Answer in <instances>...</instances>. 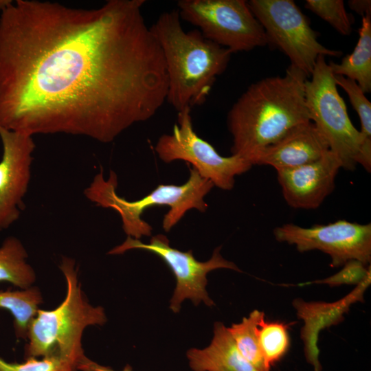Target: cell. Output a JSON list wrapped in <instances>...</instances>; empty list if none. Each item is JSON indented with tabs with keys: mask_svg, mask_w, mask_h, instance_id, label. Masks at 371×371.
<instances>
[{
	"mask_svg": "<svg viewBox=\"0 0 371 371\" xmlns=\"http://www.w3.org/2000/svg\"><path fill=\"white\" fill-rule=\"evenodd\" d=\"M145 2L8 5L0 15V126L110 143L153 117L166 101L168 76Z\"/></svg>",
	"mask_w": 371,
	"mask_h": 371,
	"instance_id": "obj_1",
	"label": "cell"
},
{
	"mask_svg": "<svg viewBox=\"0 0 371 371\" xmlns=\"http://www.w3.org/2000/svg\"><path fill=\"white\" fill-rule=\"evenodd\" d=\"M306 79L290 65L283 76L263 78L247 89L227 115L232 155L251 164L256 155L291 128L311 121L304 95Z\"/></svg>",
	"mask_w": 371,
	"mask_h": 371,
	"instance_id": "obj_2",
	"label": "cell"
},
{
	"mask_svg": "<svg viewBox=\"0 0 371 371\" xmlns=\"http://www.w3.org/2000/svg\"><path fill=\"white\" fill-rule=\"evenodd\" d=\"M150 29L165 60L166 101L177 112L203 104L232 53L205 38L198 29L186 32L177 8L162 12Z\"/></svg>",
	"mask_w": 371,
	"mask_h": 371,
	"instance_id": "obj_3",
	"label": "cell"
},
{
	"mask_svg": "<svg viewBox=\"0 0 371 371\" xmlns=\"http://www.w3.org/2000/svg\"><path fill=\"white\" fill-rule=\"evenodd\" d=\"M59 268L66 282V295L55 308H38L27 331L25 358L60 355L76 363L84 362L82 337L89 326L106 322L104 310L91 304L85 297L78 278L75 260L63 256Z\"/></svg>",
	"mask_w": 371,
	"mask_h": 371,
	"instance_id": "obj_4",
	"label": "cell"
},
{
	"mask_svg": "<svg viewBox=\"0 0 371 371\" xmlns=\"http://www.w3.org/2000/svg\"><path fill=\"white\" fill-rule=\"evenodd\" d=\"M188 181L182 185L160 184L148 194L136 201H127L116 192L117 177L110 170L108 179L100 168L84 190L85 197L98 207L111 208L120 216L122 229L128 236L139 239L152 234V227L142 218L144 210L153 206L170 207L163 219L162 227L168 232L191 209L205 212L208 207L204 198L214 187L192 167Z\"/></svg>",
	"mask_w": 371,
	"mask_h": 371,
	"instance_id": "obj_5",
	"label": "cell"
},
{
	"mask_svg": "<svg viewBox=\"0 0 371 371\" xmlns=\"http://www.w3.org/2000/svg\"><path fill=\"white\" fill-rule=\"evenodd\" d=\"M304 84L306 106L311 121L324 135L341 168L352 170L357 164L371 169V141L352 124L340 96L334 74L324 56H319Z\"/></svg>",
	"mask_w": 371,
	"mask_h": 371,
	"instance_id": "obj_6",
	"label": "cell"
},
{
	"mask_svg": "<svg viewBox=\"0 0 371 371\" xmlns=\"http://www.w3.org/2000/svg\"><path fill=\"white\" fill-rule=\"evenodd\" d=\"M248 5L262 25L267 45L279 49L291 65L310 78L319 56H339L317 40L306 16L292 0H250Z\"/></svg>",
	"mask_w": 371,
	"mask_h": 371,
	"instance_id": "obj_7",
	"label": "cell"
},
{
	"mask_svg": "<svg viewBox=\"0 0 371 371\" xmlns=\"http://www.w3.org/2000/svg\"><path fill=\"white\" fill-rule=\"evenodd\" d=\"M181 19L232 53L267 45L265 31L245 0H180Z\"/></svg>",
	"mask_w": 371,
	"mask_h": 371,
	"instance_id": "obj_8",
	"label": "cell"
},
{
	"mask_svg": "<svg viewBox=\"0 0 371 371\" xmlns=\"http://www.w3.org/2000/svg\"><path fill=\"white\" fill-rule=\"evenodd\" d=\"M155 150L162 161L169 164L184 161L214 186L223 190H231L235 177L247 172L252 166L238 155H221L212 144L201 138L194 130L190 108L177 112V123L172 132L160 136Z\"/></svg>",
	"mask_w": 371,
	"mask_h": 371,
	"instance_id": "obj_9",
	"label": "cell"
},
{
	"mask_svg": "<svg viewBox=\"0 0 371 371\" xmlns=\"http://www.w3.org/2000/svg\"><path fill=\"white\" fill-rule=\"evenodd\" d=\"M221 247H216L207 261L195 259L192 250L181 251L170 245L168 238L164 234L153 236L149 243L127 236L120 245L111 249L108 254H122L131 249H142L156 254L170 268L175 276L177 285L170 300V308L178 313L185 299H190L195 305L203 302L208 306L214 304L205 289L207 273L217 269H240L232 262L225 260L221 254Z\"/></svg>",
	"mask_w": 371,
	"mask_h": 371,
	"instance_id": "obj_10",
	"label": "cell"
},
{
	"mask_svg": "<svg viewBox=\"0 0 371 371\" xmlns=\"http://www.w3.org/2000/svg\"><path fill=\"white\" fill-rule=\"evenodd\" d=\"M276 239L294 245L298 251L319 250L337 267L350 260L368 265L371 261V224L339 220L326 225L304 227L286 223L273 230Z\"/></svg>",
	"mask_w": 371,
	"mask_h": 371,
	"instance_id": "obj_11",
	"label": "cell"
},
{
	"mask_svg": "<svg viewBox=\"0 0 371 371\" xmlns=\"http://www.w3.org/2000/svg\"><path fill=\"white\" fill-rule=\"evenodd\" d=\"M0 231L8 229L25 207L35 144L32 136L0 126Z\"/></svg>",
	"mask_w": 371,
	"mask_h": 371,
	"instance_id": "obj_12",
	"label": "cell"
},
{
	"mask_svg": "<svg viewBox=\"0 0 371 371\" xmlns=\"http://www.w3.org/2000/svg\"><path fill=\"white\" fill-rule=\"evenodd\" d=\"M341 168L339 159L329 150L313 162L276 170L286 202L295 209L317 208L333 192Z\"/></svg>",
	"mask_w": 371,
	"mask_h": 371,
	"instance_id": "obj_13",
	"label": "cell"
},
{
	"mask_svg": "<svg viewBox=\"0 0 371 371\" xmlns=\"http://www.w3.org/2000/svg\"><path fill=\"white\" fill-rule=\"evenodd\" d=\"M370 282L371 275L344 297L332 302H306L301 298H296L292 302L297 318L304 322L300 337L304 344L306 359L313 367L314 371H322V369L317 346L320 332L341 323L344 319V314L349 311L352 304L363 302L364 293Z\"/></svg>",
	"mask_w": 371,
	"mask_h": 371,
	"instance_id": "obj_14",
	"label": "cell"
},
{
	"mask_svg": "<svg viewBox=\"0 0 371 371\" xmlns=\"http://www.w3.org/2000/svg\"><path fill=\"white\" fill-rule=\"evenodd\" d=\"M329 150L324 135L309 121L295 126L264 148L251 164L271 166L276 170L289 169L317 161Z\"/></svg>",
	"mask_w": 371,
	"mask_h": 371,
	"instance_id": "obj_15",
	"label": "cell"
},
{
	"mask_svg": "<svg viewBox=\"0 0 371 371\" xmlns=\"http://www.w3.org/2000/svg\"><path fill=\"white\" fill-rule=\"evenodd\" d=\"M193 371H256L238 352L228 328L221 322L214 326V336L205 348L186 352Z\"/></svg>",
	"mask_w": 371,
	"mask_h": 371,
	"instance_id": "obj_16",
	"label": "cell"
},
{
	"mask_svg": "<svg viewBox=\"0 0 371 371\" xmlns=\"http://www.w3.org/2000/svg\"><path fill=\"white\" fill-rule=\"evenodd\" d=\"M359 34L352 53L339 63L330 61L328 65L334 75L355 80L366 93L371 91V13L362 16Z\"/></svg>",
	"mask_w": 371,
	"mask_h": 371,
	"instance_id": "obj_17",
	"label": "cell"
},
{
	"mask_svg": "<svg viewBox=\"0 0 371 371\" xmlns=\"http://www.w3.org/2000/svg\"><path fill=\"white\" fill-rule=\"evenodd\" d=\"M27 258V250L18 238H5L0 246V282H8L20 289L31 287L36 273Z\"/></svg>",
	"mask_w": 371,
	"mask_h": 371,
	"instance_id": "obj_18",
	"label": "cell"
},
{
	"mask_svg": "<svg viewBox=\"0 0 371 371\" xmlns=\"http://www.w3.org/2000/svg\"><path fill=\"white\" fill-rule=\"evenodd\" d=\"M42 301L40 290L34 286L16 291H0V308L9 311L12 315L17 337L26 338L29 324Z\"/></svg>",
	"mask_w": 371,
	"mask_h": 371,
	"instance_id": "obj_19",
	"label": "cell"
},
{
	"mask_svg": "<svg viewBox=\"0 0 371 371\" xmlns=\"http://www.w3.org/2000/svg\"><path fill=\"white\" fill-rule=\"evenodd\" d=\"M264 316L263 311L254 310L240 323L227 328L238 352L256 371H270L265 366L256 332L258 323Z\"/></svg>",
	"mask_w": 371,
	"mask_h": 371,
	"instance_id": "obj_20",
	"label": "cell"
},
{
	"mask_svg": "<svg viewBox=\"0 0 371 371\" xmlns=\"http://www.w3.org/2000/svg\"><path fill=\"white\" fill-rule=\"evenodd\" d=\"M289 324L265 320V316L258 322L256 328L261 354L267 368L278 362L288 352L290 346Z\"/></svg>",
	"mask_w": 371,
	"mask_h": 371,
	"instance_id": "obj_21",
	"label": "cell"
},
{
	"mask_svg": "<svg viewBox=\"0 0 371 371\" xmlns=\"http://www.w3.org/2000/svg\"><path fill=\"white\" fill-rule=\"evenodd\" d=\"M304 6L344 36L352 32V21L342 0H306Z\"/></svg>",
	"mask_w": 371,
	"mask_h": 371,
	"instance_id": "obj_22",
	"label": "cell"
},
{
	"mask_svg": "<svg viewBox=\"0 0 371 371\" xmlns=\"http://www.w3.org/2000/svg\"><path fill=\"white\" fill-rule=\"evenodd\" d=\"M336 85L347 93L350 102L357 113L360 122L359 131L366 140L371 141V103L359 85L353 80L343 76L334 75Z\"/></svg>",
	"mask_w": 371,
	"mask_h": 371,
	"instance_id": "obj_23",
	"label": "cell"
},
{
	"mask_svg": "<svg viewBox=\"0 0 371 371\" xmlns=\"http://www.w3.org/2000/svg\"><path fill=\"white\" fill-rule=\"evenodd\" d=\"M0 371H78V366L58 355L29 357L21 363L9 362L0 357Z\"/></svg>",
	"mask_w": 371,
	"mask_h": 371,
	"instance_id": "obj_24",
	"label": "cell"
},
{
	"mask_svg": "<svg viewBox=\"0 0 371 371\" xmlns=\"http://www.w3.org/2000/svg\"><path fill=\"white\" fill-rule=\"evenodd\" d=\"M370 266L366 265L361 261L350 260L346 262L337 273L324 279L315 280L297 284V286L311 284H328L336 286L344 284L357 285L371 275Z\"/></svg>",
	"mask_w": 371,
	"mask_h": 371,
	"instance_id": "obj_25",
	"label": "cell"
},
{
	"mask_svg": "<svg viewBox=\"0 0 371 371\" xmlns=\"http://www.w3.org/2000/svg\"><path fill=\"white\" fill-rule=\"evenodd\" d=\"M80 371H117L113 370L111 367L105 366L97 363L95 361H91L87 358L83 363H82L78 368ZM121 371H133V369L131 366L126 365L125 367Z\"/></svg>",
	"mask_w": 371,
	"mask_h": 371,
	"instance_id": "obj_26",
	"label": "cell"
},
{
	"mask_svg": "<svg viewBox=\"0 0 371 371\" xmlns=\"http://www.w3.org/2000/svg\"><path fill=\"white\" fill-rule=\"evenodd\" d=\"M349 8L361 16L371 13L370 0H350L348 1Z\"/></svg>",
	"mask_w": 371,
	"mask_h": 371,
	"instance_id": "obj_27",
	"label": "cell"
},
{
	"mask_svg": "<svg viewBox=\"0 0 371 371\" xmlns=\"http://www.w3.org/2000/svg\"><path fill=\"white\" fill-rule=\"evenodd\" d=\"M13 1L11 0H0V12H1L8 5H10Z\"/></svg>",
	"mask_w": 371,
	"mask_h": 371,
	"instance_id": "obj_28",
	"label": "cell"
}]
</instances>
